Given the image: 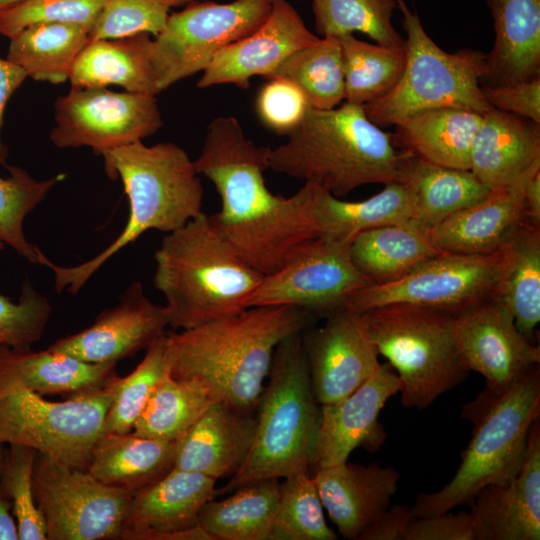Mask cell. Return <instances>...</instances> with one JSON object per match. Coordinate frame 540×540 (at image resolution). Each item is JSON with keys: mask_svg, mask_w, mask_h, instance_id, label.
<instances>
[{"mask_svg": "<svg viewBox=\"0 0 540 540\" xmlns=\"http://www.w3.org/2000/svg\"><path fill=\"white\" fill-rule=\"evenodd\" d=\"M20 0H0V7L12 4Z\"/></svg>", "mask_w": 540, "mask_h": 540, "instance_id": "56", "label": "cell"}, {"mask_svg": "<svg viewBox=\"0 0 540 540\" xmlns=\"http://www.w3.org/2000/svg\"><path fill=\"white\" fill-rule=\"evenodd\" d=\"M154 260V287L165 299L174 329L243 311L264 276L235 252L204 212L166 233Z\"/></svg>", "mask_w": 540, "mask_h": 540, "instance_id": "5", "label": "cell"}, {"mask_svg": "<svg viewBox=\"0 0 540 540\" xmlns=\"http://www.w3.org/2000/svg\"><path fill=\"white\" fill-rule=\"evenodd\" d=\"M412 519L411 507L390 505L364 531L360 540H403L406 527Z\"/></svg>", "mask_w": 540, "mask_h": 540, "instance_id": "52", "label": "cell"}, {"mask_svg": "<svg viewBox=\"0 0 540 540\" xmlns=\"http://www.w3.org/2000/svg\"><path fill=\"white\" fill-rule=\"evenodd\" d=\"M440 253L428 231L409 221L363 231L350 244L354 265L372 284L399 279Z\"/></svg>", "mask_w": 540, "mask_h": 540, "instance_id": "34", "label": "cell"}, {"mask_svg": "<svg viewBox=\"0 0 540 540\" xmlns=\"http://www.w3.org/2000/svg\"><path fill=\"white\" fill-rule=\"evenodd\" d=\"M5 246L6 245L2 241H0V252L5 249Z\"/></svg>", "mask_w": 540, "mask_h": 540, "instance_id": "57", "label": "cell"}, {"mask_svg": "<svg viewBox=\"0 0 540 540\" xmlns=\"http://www.w3.org/2000/svg\"><path fill=\"white\" fill-rule=\"evenodd\" d=\"M261 480L209 500L200 510L198 525L214 540H270L281 482Z\"/></svg>", "mask_w": 540, "mask_h": 540, "instance_id": "36", "label": "cell"}, {"mask_svg": "<svg viewBox=\"0 0 540 540\" xmlns=\"http://www.w3.org/2000/svg\"><path fill=\"white\" fill-rule=\"evenodd\" d=\"M287 142L271 148L269 169L343 197L367 184L401 182L408 151L373 123L362 105L308 107Z\"/></svg>", "mask_w": 540, "mask_h": 540, "instance_id": "4", "label": "cell"}, {"mask_svg": "<svg viewBox=\"0 0 540 540\" xmlns=\"http://www.w3.org/2000/svg\"><path fill=\"white\" fill-rule=\"evenodd\" d=\"M482 114L444 107L414 113L395 126L394 143L415 156L445 167L470 170V153Z\"/></svg>", "mask_w": 540, "mask_h": 540, "instance_id": "31", "label": "cell"}, {"mask_svg": "<svg viewBox=\"0 0 540 540\" xmlns=\"http://www.w3.org/2000/svg\"><path fill=\"white\" fill-rule=\"evenodd\" d=\"M462 417L473 423V429L460 466L439 491L416 498L413 518L470 505L485 486L506 484L518 475L531 426L540 418L539 366L503 394L484 390L463 407Z\"/></svg>", "mask_w": 540, "mask_h": 540, "instance_id": "7", "label": "cell"}, {"mask_svg": "<svg viewBox=\"0 0 540 540\" xmlns=\"http://www.w3.org/2000/svg\"><path fill=\"white\" fill-rule=\"evenodd\" d=\"M271 148L246 138L233 116H219L206 130L194 164L208 178L221 200L209 215L221 236L251 267L266 275L278 269L302 242L317 237L304 183L289 197L273 194L266 186Z\"/></svg>", "mask_w": 540, "mask_h": 540, "instance_id": "1", "label": "cell"}, {"mask_svg": "<svg viewBox=\"0 0 540 540\" xmlns=\"http://www.w3.org/2000/svg\"><path fill=\"white\" fill-rule=\"evenodd\" d=\"M406 33V63L397 85L384 97L364 105L379 127L395 125L420 111L453 107L485 113L492 109L481 91L486 54L475 49L447 52L425 31L405 0H396Z\"/></svg>", "mask_w": 540, "mask_h": 540, "instance_id": "10", "label": "cell"}, {"mask_svg": "<svg viewBox=\"0 0 540 540\" xmlns=\"http://www.w3.org/2000/svg\"><path fill=\"white\" fill-rule=\"evenodd\" d=\"M294 84L316 109H332L345 101V81L338 37H319L289 55L267 77Z\"/></svg>", "mask_w": 540, "mask_h": 540, "instance_id": "39", "label": "cell"}, {"mask_svg": "<svg viewBox=\"0 0 540 540\" xmlns=\"http://www.w3.org/2000/svg\"><path fill=\"white\" fill-rule=\"evenodd\" d=\"M505 263L502 247L485 254L442 252L399 279L359 289L343 309L410 304L459 315L495 297Z\"/></svg>", "mask_w": 540, "mask_h": 540, "instance_id": "11", "label": "cell"}, {"mask_svg": "<svg viewBox=\"0 0 540 540\" xmlns=\"http://www.w3.org/2000/svg\"><path fill=\"white\" fill-rule=\"evenodd\" d=\"M489 105L540 124V77L513 84L481 85Z\"/></svg>", "mask_w": 540, "mask_h": 540, "instance_id": "50", "label": "cell"}, {"mask_svg": "<svg viewBox=\"0 0 540 540\" xmlns=\"http://www.w3.org/2000/svg\"><path fill=\"white\" fill-rule=\"evenodd\" d=\"M494 25L481 85L540 77V0H485Z\"/></svg>", "mask_w": 540, "mask_h": 540, "instance_id": "26", "label": "cell"}, {"mask_svg": "<svg viewBox=\"0 0 540 540\" xmlns=\"http://www.w3.org/2000/svg\"><path fill=\"white\" fill-rule=\"evenodd\" d=\"M392 366L380 363L371 376L344 399L321 406V421L311 466L315 471L347 462L356 448L378 451L386 432L379 414L388 399L399 393Z\"/></svg>", "mask_w": 540, "mask_h": 540, "instance_id": "19", "label": "cell"}, {"mask_svg": "<svg viewBox=\"0 0 540 540\" xmlns=\"http://www.w3.org/2000/svg\"><path fill=\"white\" fill-rule=\"evenodd\" d=\"M193 0H104L89 32V41L117 39L139 33L157 36L173 8Z\"/></svg>", "mask_w": 540, "mask_h": 540, "instance_id": "46", "label": "cell"}, {"mask_svg": "<svg viewBox=\"0 0 540 540\" xmlns=\"http://www.w3.org/2000/svg\"><path fill=\"white\" fill-rule=\"evenodd\" d=\"M6 168L9 175L0 176V241L30 263L37 264L40 249L26 238L23 223L65 174L38 180L19 166L7 165Z\"/></svg>", "mask_w": 540, "mask_h": 540, "instance_id": "42", "label": "cell"}, {"mask_svg": "<svg viewBox=\"0 0 540 540\" xmlns=\"http://www.w3.org/2000/svg\"><path fill=\"white\" fill-rule=\"evenodd\" d=\"M106 174L119 178L129 203V215L121 233L91 259L75 266H59L40 250L38 263L51 269L57 293L77 294L114 255L143 233H169L203 213V186L194 160L172 142L152 146L137 141L105 150Z\"/></svg>", "mask_w": 540, "mask_h": 540, "instance_id": "3", "label": "cell"}, {"mask_svg": "<svg viewBox=\"0 0 540 540\" xmlns=\"http://www.w3.org/2000/svg\"><path fill=\"white\" fill-rule=\"evenodd\" d=\"M104 0H20L0 7V35L11 38L39 23L94 25Z\"/></svg>", "mask_w": 540, "mask_h": 540, "instance_id": "47", "label": "cell"}, {"mask_svg": "<svg viewBox=\"0 0 540 540\" xmlns=\"http://www.w3.org/2000/svg\"><path fill=\"white\" fill-rule=\"evenodd\" d=\"M0 344H3V340L0 338Z\"/></svg>", "mask_w": 540, "mask_h": 540, "instance_id": "58", "label": "cell"}, {"mask_svg": "<svg viewBox=\"0 0 540 540\" xmlns=\"http://www.w3.org/2000/svg\"><path fill=\"white\" fill-rule=\"evenodd\" d=\"M323 508L348 540L364 531L391 505L400 473L392 466L342 463L320 468L312 475Z\"/></svg>", "mask_w": 540, "mask_h": 540, "instance_id": "23", "label": "cell"}, {"mask_svg": "<svg viewBox=\"0 0 540 540\" xmlns=\"http://www.w3.org/2000/svg\"><path fill=\"white\" fill-rule=\"evenodd\" d=\"M312 389L322 405L336 403L354 392L379 366L378 352L360 314L341 309L302 336Z\"/></svg>", "mask_w": 540, "mask_h": 540, "instance_id": "17", "label": "cell"}, {"mask_svg": "<svg viewBox=\"0 0 540 540\" xmlns=\"http://www.w3.org/2000/svg\"><path fill=\"white\" fill-rule=\"evenodd\" d=\"M501 247L506 263L495 297L510 310L517 329L534 342L540 321V225L520 221Z\"/></svg>", "mask_w": 540, "mask_h": 540, "instance_id": "33", "label": "cell"}, {"mask_svg": "<svg viewBox=\"0 0 540 540\" xmlns=\"http://www.w3.org/2000/svg\"><path fill=\"white\" fill-rule=\"evenodd\" d=\"M401 182L407 185L413 198L409 222L426 231L482 200L491 191L470 170L437 165L409 151L402 166Z\"/></svg>", "mask_w": 540, "mask_h": 540, "instance_id": "32", "label": "cell"}, {"mask_svg": "<svg viewBox=\"0 0 540 540\" xmlns=\"http://www.w3.org/2000/svg\"><path fill=\"white\" fill-rule=\"evenodd\" d=\"M52 313L46 296L29 279L24 280L18 301L0 293V338L17 351H28L39 341Z\"/></svg>", "mask_w": 540, "mask_h": 540, "instance_id": "48", "label": "cell"}, {"mask_svg": "<svg viewBox=\"0 0 540 540\" xmlns=\"http://www.w3.org/2000/svg\"><path fill=\"white\" fill-rule=\"evenodd\" d=\"M540 169V124L490 109L482 114L470 171L490 190L522 184Z\"/></svg>", "mask_w": 540, "mask_h": 540, "instance_id": "25", "label": "cell"}, {"mask_svg": "<svg viewBox=\"0 0 540 540\" xmlns=\"http://www.w3.org/2000/svg\"><path fill=\"white\" fill-rule=\"evenodd\" d=\"M523 197L526 220L540 225V169L526 179Z\"/></svg>", "mask_w": 540, "mask_h": 540, "instance_id": "55", "label": "cell"}, {"mask_svg": "<svg viewBox=\"0 0 540 540\" xmlns=\"http://www.w3.org/2000/svg\"><path fill=\"white\" fill-rule=\"evenodd\" d=\"M524 183L491 190L482 200L443 219L428 230L432 244L450 253L497 251L510 229L526 220Z\"/></svg>", "mask_w": 540, "mask_h": 540, "instance_id": "27", "label": "cell"}, {"mask_svg": "<svg viewBox=\"0 0 540 540\" xmlns=\"http://www.w3.org/2000/svg\"><path fill=\"white\" fill-rule=\"evenodd\" d=\"M312 8L321 37L360 32L381 45H405L392 21L396 0H313Z\"/></svg>", "mask_w": 540, "mask_h": 540, "instance_id": "41", "label": "cell"}, {"mask_svg": "<svg viewBox=\"0 0 540 540\" xmlns=\"http://www.w3.org/2000/svg\"><path fill=\"white\" fill-rule=\"evenodd\" d=\"M51 142L58 148H92L98 155L155 134L163 119L156 95L71 88L54 102Z\"/></svg>", "mask_w": 540, "mask_h": 540, "instance_id": "15", "label": "cell"}, {"mask_svg": "<svg viewBox=\"0 0 540 540\" xmlns=\"http://www.w3.org/2000/svg\"><path fill=\"white\" fill-rule=\"evenodd\" d=\"M338 39L346 102L364 106L386 96L397 85L405 68V45L371 44L353 34Z\"/></svg>", "mask_w": 540, "mask_h": 540, "instance_id": "40", "label": "cell"}, {"mask_svg": "<svg viewBox=\"0 0 540 540\" xmlns=\"http://www.w3.org/2000/svg\"><path fill=\"white\" fill-rule=\"evenodd\" d=\"M458 353L486 389L503 394L540 364V348L516 327L507 306L493 297L455 316Z\"/></svg>", "mask_w": 540, "mask_h": 540, "instance_id": "16", "label": "cell"}, {"mask_svg": "<svg viewBox=\"0 0 540 540\" xmlns=\"http://www.w3.org/2000/svg\"><path fill=\"white\" fill-rule=\"evenodd\" d=\"M9 39V61L36 81L61 84L89 42V29L78 23H39Z\"/></svg>", "mask_w": 540, "mask_h": 540, "instance_id": "37", "label": "cell"}, {"mask_svg": "<svg viewBox=\"0 0 540 540\" xmlns=\"http://www.w3.org/2000/svg\"><path fill=\"white\" fill-rule=\"evenodd\" d=\"M169 326L164 305L155 304L140 282L130 284L119 303L103 310L89 327L48 348L89 363H117L147 349Z\"/></svg>", "mask_w": 540, "mask_h": 540, "instance_id": "20", "label": "cell"}, {"mask_svg": "<svg viewBox=\"0 0 540 540\" xmlns=\"http://www.w3.org/2000/svg\"><path fill=\"white\" fill-rule=\"evenodd\" d=\"M216 401L201 382L174 378L167 368L132 431L144 437L178 441Z\"/></svg>", "mask_w": 540, "mask_h": 540, "instance_id": "38", "label": "cell"}, {"mask_svg": "<svg viewBox=\"0 0 540 540\" xmlns=\"http://www.w3.org/2000/svg\"><path fill=\"white\" fill-rule=\"evenodd\" d=\"M27 77L26 72L21 67L7 58L3 59L0 57V166L6 167L8 165L9 150L1 137L6 105L10 97Z\"/></svg>", "mask_w": 540, "mask_h": 540, "instance_id": "53", "label": "cell"}, {"mask_svg": "<svg viewBox=\"0 0 540 540\" xmlns=\"http://www.w3.org/2000/svg\"><path fill=\"white\" fill-rule=\"evenodd\" d=\"M403 540H475V531L469 512H445L412 519Z\"/></svg>", "mask_w": 540, "mask_h": 540, "instance_id": "51", "label": "cell"}, {"mask_svg": "<svg viewBox=\"0 0 540 540\" xmlns=\"http://www.w3.org/2000/svg\"><path fill=\"white\" fill-rule=\"evenodd\" d=\"M311 317L295 306H255L166 334L168 371L174 378L201 382L218 401L255 409L276 346L287 336L302 332Z\"/></svg>", "mask_w": 540, "mask_h": 540, "instance_id": "2", "label": "cell"}, {"mask_svg": "<svg viewBox=\"0 0 540 540\" xmlns=\"http://www.w3.org/2000/svg\"><path fill=\"white\" fill-rule=\"evenodd\" d=\"M310 473L284 478L270 540H336Z\"/></svg>", "mask_w": 540, "mask_h": 540, "instance_id": "43", "label": "cell"}, {"mask_svg": "<svg viewBox=\"0 0 540 540\" xmlns=\"http://www.w3.org/2000/svg\"><path fill=\"white\" fill-rule=\"evenodd\" d=\"M469 513L475 540L540 539V418L531 426L518 475L482 488Z\"/></svg>", "mask_w": 540, "mask_h": 540, "instance_id": "22", "label": "cell"}, {"mask_svg": "<svg viewBox=\"0 0 540 540\" xmlns=\"http://www.w3.org/2000/svg\"><path fill=\"white\" fill-rule=\"evenodd\" d=\"M252 410L223 401L213 403L177 441L174 468L232 477L250 451L257 424Z\"/></svg>", "mask_w": 540, "mask_h": 540, "instance_id": "24", "label": "cell"}, {"mask_svg": "<svg viewBox=\"0 0 540 540\" xmlns=\"http://www.w3.org/2000/svg\"><path fill=\"white\" fill-rule=\"evenodd\" d=\"M165 335L155 340L144 358L125 377H117L112 402L108 409L104 433H126L141 415L154 388L167 371Z\"/></svg>", "mask_w": 540, "mask_h": 540, "instance_id": "44", "label": "cell"}, {"mask_svg": "<svg viewBox=\"0 0 540 540\" xmlns=\"http://www.w3.org/2000/svg\"><path fill=\"white\" fill-rule=\"evenodd\" d=\"M37 506L47 540L120 539L132 495L107 485L87 469L37 454L33 470Z\"/></svg>", "mask_w": 540, "mask_h": 540, "instance_id": "13", "label": "cell"}, {"mask_svg": "<svg viewBox=\"0 0 540 540\" xmlns=\"http://www.w3.org/2000/svg\"><path fill=\"white\" fill-rule=\"evenodd\" d=\"M318 38L289 2L273 0L264 23L221 49L203 71L197 87L233 84L246 89L252 77L267 78L289 55Z\"/></svg>", "mask_w": 540, "mask_h": 540, "instance_id": "21", "label": "cell"}, {"mask_svg": "<svg viewBox=\"0 0 540 540\" xmlns=\"http://www.w3.org/2000/svg\"><path fill=\"white\" fill-rule=\"evenodd\" d=\"M0 363L28 389L40 394H79L103 387L117 363H89L46 349L17 351L0 344Z\"/></svg>", "mask_w": 540, "mask_h": 540, "instance_id": "35", "label": "cell"}, {"mask_svg": "<svg viewBox=\"0 0 540 540\" xmlns=\"http://www.w3.org/2000/svg\"><path fill=\"white\" fill-rule=\"evenodd\" d=\"M350 244L322 237L302 242L263 276L247 308L289 305L324 317L343 309L352 294L372 284L354 265Z\"/></svg>", "mask_w": 540, "mask_h": 540, "instance_id": "14", "label": "cell"}, {"mask_svg": "<svg viewBox=\"0 0 540 540\" xmlns=\"http://www.w3.org/2000/svg\"><path fill=\"white\" fill-rule=\"evenodd\" d=\"M152 40L150 34L139 33L89 41L72 65L68 77L71 88L117 85L128 92L159 94Z\"/></svg>", "mask_w": 540, "mask_h": 540, "instance_id": "29", "label": "cell"}, {"mask_svg": "<svg viewBox=\"0 0 540 540\" xmlns=\"http://www.w3.org/2000/svg\"><path fill=\"white\" fill-rule=\"evenodd\" d=\"M6 452L7 445L0 443V540H18L16 522L11 514V504L2 484Z\"/></svg>", "mask_w": 540, "mask_h": 540, "instance_id": "54", "label": "cell"}, {"mask_svg": "<svg viewBox=\"0 0 540 540\" xmlns=\"http://www.w3.org/2000/svg\"><path fill=\"white\" fill-rule=\"evenodd\" d=\"M218 480L173 468L132 495L120 539L214 540L198 525L202 507L215 497Z\"/></svg>", "mask_w": 540, "mask_h": 540, "instance_id": "18", "label": "cell"}, {"mask_svg": "<svg viewBox=\"0 0 540 540\" xmlns=\"http://www.w3.org/2000/svg\"><path fill=\"white\" fill-rule=\"evenodd\" d=\"M268 376L248 456L230 480L216 488L215 497L261 480L310 473L321 405L312 389L301 332L278 343Z\"/></svg>", "mask_w": 540, "mask_h": 540, "instance_id": "6", "label": "cell"}, {"mask_svg": "<svg viewBox=\"0 0 540 540\" xmlns=\"http://www.w3.org/2000/svg\"><path fill=\"white\" fill-rule=\"evenodd\" d=\"M307 184L317 237L351 242L363 231L408 222L412 217V194L402 182L386 184L379 193L362 201H345L319 186Z\"/></svg>", "mask_w": 540, "mask_h": 540, "instance_id": "28", "label": "cell"}, {"mask_svg": "<svg viewBox=\"0 0 540 540\" xmlns=\"http://www.w3.org/2000/svg\"><path fill=\"white\" fill-rule=\"evenodd\" d=\"M359 314L378 354L398 376L404 407L425 409L468 376L455 339L456 315L410 304Z\"/></svg>", "mask_w": 540, "mask_h": 540, "instance_id": "8", "label": "cell"}, {"mask_svg": "<svg viewBox=\"0 0 540 540\" xmlns=\"http://www.w3.org/2000/svg\"><path fill=\"white\" fill-rule=\"evenodd\" d=\"M261 122L278 135L287 136L303 119L309 104L303 93L282 78H269L256 98Z\"/></svg>", "mask_w": 540, "mask_h": 540, "instance_id": "49", "label": "cell"}, {"mask_svg": "<svg viewBox=\"0 0 540 540\" xmlns=\"http://www.w3.org/2000/svg\"><path fill=\"white\" fill-rule=\"evenodd\" d=\"M177 441L135 434L104 433L94 446L87 470L104 484L134 495L174 468Z\"/></svg>", "mask_w": 540, "mask_h": 540, "instance_id": "30", "label": "cell"}, {"mask_svg": "<svg viewBox=\"0 0 540 540\" xmlns=\"http://www.w3.org/2000/svg\"><path fill=\"white\" fill-rule=\"evenodd\" d=\"M117 377L54 402L25 387L0 363V443L26 446L63 465L87 469L104 434Z\"/></svg>", "mask_w": 540, "mask_h": 540, "instance_id": "9", "label": "cell"}, {"mask_svg": "<svg viewBox=\"0 0 540 540\" xmlns=\"http://www.w3.org/2000/svg\"><path fill=\"white\" fill-rule=\"evenodd\" d=\"M272 1L193 0L170 13L152 40V65L159 92L203 72L221 49L254 32L269 16Z\"/></svg>", "mask_w": 540, "mask_h": 540, "instance_id": "12", "label": "cell"}, {"mask_svg": "<svg viewBox=\"0 0 540 540\" xmlns=\"http://www.w3.org/2000/svg\"><path fill=\"white\" fill-rule=\"evenodd\" d=\"M37 451L22 445H7L2 484L11 504L19 540H47L45 519L33 489Z\"/></svg>", "mask_w": 540, "mask_h": 540, "instance_id": "45", "label": "cell"}]
</instances>
